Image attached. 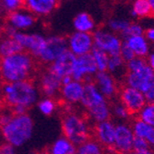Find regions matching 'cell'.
Listing matches in <instances>:
<instances>
[{"mask_svg":"<svg viewBox=\"0 0 154 154\" xmlns=\"http://www.w3.org/2000/svg\"><path fill=\"white\" fill-rule=\"evenodd\" d=\"M39 86L42 93L45 97L53 98L60 92L62 80L48 70L40 78Z\"/></svg>","mask_w":154,"mask_h":154,"instance_id":"2e32d148","label":"cell"},{"mask_svg":"<svg viewBox=\"0 0 154 154\" xmlns=\"http://www.w3.org/2000/svg\"><path fill=\"white\" fill-rule=\"evenodd\" d=\"M146 39L149 42H152L154 43V28H149L145 32V35Z\"/></svg>","mask_w":154,"mask_h":154,"instance_id":"60d3db41","label":"cell"},{"mask_svg":"<svg viewBox=\"0 0 154 154\" xmlns=\"http://www.w3.org/2000/svg\"><path fill=\"white\" fill-rule=\"evenodd\" d=\"M97 73L98 69L91 54L76 57L71 73V78L73 80L81 82L87 80V82H91L90 79L95 77Z\"/></svg>","mask_w":154,"mask_h":154,"instance_id":"9c48e42d","label":"cell"},{"mask_svg":"<svg viewBox=\"0 0 154 154\" xmlns=\"http://www.w3.org/2000/svg\"><path fill=\"white\" fill-rule=\"evenodd\" d=\"M149 149V144L148 141L144 138L140 137H135L134 141H133V150L135 153H139V152H143Z\"/></svg>","mask_w":154,"mask_h":154,"instance_id":"d590c367","label":"cell"},{"mask_svg":"<svg viewBox=\"0 0 154 154\" xmlns=\"http://www.w3.org/2000/svg\"><path fill=\"white\" fill-rule=\"evenodd\" d=\"M33 68V57L25 51L0 59V76L7 83L29 80Z\"/></svg>","mask_w":154,"mask_h":154,"instance_id":"6da1fadb","label":"cell"},{"mask_svg":"<svg viewBox=\"0 0 154 154\" xmlns=\"http://www.w3.org/2000/svg\"><path fill=\"white\" fill-rule=\"evenodd\" d=\"M62 130L64 137L75 146H79L90 139L91 131L87 121L75 113H68L64 116Z\"/></svg>","mask_w":154,"mask_h":154,"instance_id":"5b68a950","label":"cell"},{"mask_svg":"<svg viewBox=\"0 0 154 154\" xmlns=\"http://www.w3.org/2000/svg\"><path fill=\"white\" fill-rule=\"evenodd\" d=\"M84 93V83L81 81L71 80L66 85H62L60 94L62 99L70 104H76L81 102Z\"/></svg>","mask_w":154,"mask_h":154,"instance_id":"e0dca14e","label":"cell"},{"mask_svg":"<svg viewBox=\"0 0 154 154\" xmlns=\"http://www.w3.org/2000/svg\"><path fill=\"white\" fill-rule=\"evenodd\" d=\"M73 27L76 32L91 33L95 29V22L89 13L80 12L73 20Z\"/></svg>","mask_w":154,"mask_h":154,"instance_id":"7402d4cb","label":"cell"},{"mask_svg":"<svg viewBox=\"0 0 154 154\" xmlns=\"http://www.w3.org/2000/svg\"><path fill=\"white\" fill-rule=\"evenodd\" d=\"M95 82H93L99 91L106 98L114 97L117 91L116 82L115 78L107 71L98 72L94 77Z\"/></svg>","mask_w":154,"mask_h":154,"instance_id":"d6986e66","label":"cell"},{"mask_svg":"<svg viewBox=\"0 0 154 154\" xmlns=\"http://www.w3.org/2000/svg\"><path fill=\"white\" fill-rule=\"evenodd\" d=\"M107 25L112 32H119L123 35L130 25V22L125 19L113 18L108 20Z\"/></svg>","mask_w":154,"mask_h":154,"instance_id":"f546056e","label":"cell"},{"mask_svg":"<svg viewBox=\"0 0 154 154\" xmlns=\"http://www.w3.org/2000/svg\"><path fill=\"white\" fill-rule=\"evenodd\" d=\"M58 6L57 0H27L24 1V7L32 15L47 16Z\"/></svg>","mask_w":154,"mask_h":154,"instance_id":"ffe728a7","label":"cell"},{"mask_svg":"<svg viewBox=\"0 0 154 154\" xmlns=\"http://www.w3.org/2000/svg\"><path fill=\"white\" fill-rule=\"evenodd\" d=\"M127 84L128 87L142 92L148 103H154V72L148 65L137 71L128 72Z\"/></svg>","mask_w":154,"mask_h":154,"instance_id":"8992f818","label":"cell"},{"mask_svg":"<svg viewBox=\"0 0 154 154\" xmlns=\"http://www.w3.org/2000/svg\"><path fill=\"white\" fill-rule=\"evenodd\" d=\"M120 57L123 59L124 62L128 63L129 61H131L132 59H134L136 57L135 54L133 53V51L129 48V46L125 43H123L121 50H120Z\"/></svg>","mask_w":154,"mask_h":154,"instance_id":"74e56055","label":"cell"},{"mask_svg":"<svg viewBox=\"0 0 154 154\" xmlns=\"http://www.w3.org/2000/svg\"><path fill=\"white\" fill-rule=\"evenodd\" d=\"M24 7V1L22 0H3L2 8L3 11L8 12V14L15 12Z\"/></svg>","mask_w":154,"mask_h":154,"instance_id":"d6a6232c","label":"cell"},{"mask_svg":"<svg viewBox=\"0 0 154 154\" xmlns=\"http://www.w3.org/2000/svg\"><path fill=\"white\" fill-rule=\"evenodd\" d=\"M75 60L76 57L67 50L50 65L49 71L59 78L61 80L67 76L71 77Z\"/></svg>","mask_w":154,"mask_h":154,"instance_id":"5bb4252c","label":"cell"},{"mask_svg":"<svg viewBox=\"0 0 154 154\" xmlns=\"http://www.w3.org/2000/svg\"></svg>","mask_w":154,"mask_h":154,"instance_id":"681fc988","label":"cell"},{"mask_svg":"<svg viewBox=\"0 0 154 154\" xmlns=\"http://www.w3.org/2000/svg\"><path fill=\"white\" fill-rule=\"evenodd\" d=\"M67 50L76 57L88 54L94 49L93 36L91 33L75 32L66 39Z\"/></svg>","mask_w":154,"mask_h":154,"instance_id":"30bf717a","label":"cell"},{"mask_svg":"<svg viewBox=\"0 0 154 154\" xmlns=\"http://www.w3.org/2000/svg\"><path fill=\"white\" fill-rule=\"evenodd\" d=\"M3 95L10 108L22 106L29 109L39 100V91L30 80L6 83L3 87Z\"/></svg>","mask_w":154,"mask_h":154,"instance_id":"3957f363","label":"cell"},{"mask_svg":"<svg viewBox=\"0 0 154 154\" xmlns=\"http://www.w3.org/2000/svg\"><path fill=\"white\" fill-rule=\"evenodd\" d=\"M127 154H130V153H127Z\"/></svg>","mask_w":154,"mask_h":154,"instance_id":"7dc6e473","label":"cell"},{"mask_svg":"<svg viewBox=\"0 0 154 154\" xmlns=\"http://www.w3.org/2000/svg\"><path fill=\"white\" fill-rule=\"evenodd\" d=\"M112 111H113L114 115L119 119H127V118H128V116L130 115L129 112L128 111V109L124 106V104L122 103H116L113 106Z\"/></svg>","mask_w":154,"mask_h":154,"instance_id":"8d00e7d4","label":"cell"},{"mask_svg":"<svg viewBox=\"0 0 154 154\" xmlns=\"http://www.w3.org/2000/svg\"><path fill=\"white\" fill-rule=\"evenodd\" d=\"M120 97L122 103L128 109L129 114H138L147 104L143 93L128 86L121 91Z\"/></svg>","mask_w":154,"mask_h":154,"instance_id":"7c38bea8","label":"cell"},{"mask_svg":"<svg viewBox=\"0 0 154 154\" xmlns=\"http://www.w3.org/2000/svg\"><path fill=\"white\" fill-rule=\"evenodd\" d=\"M92 57L94 59V62L96 64L98 72H105L107 71V66L109 61V55L104 53L102 50H99L97 48H94L92 52L91 53Z\"/></svg>","mask_w":154,"mask_h":154,"instance_id":"f1b7e54d","label":"cell"},{"mask_svg":"<svg viewBox=\"0 0 154 154\" xmlns=\"http://www.w3.org/2000/svg\"><path fill=\"white\" fill-rule=\"evenodd\" d=\"M32 154H40V153H36V152H33V153H32Z\"/></svg>","mask_w":154,"mask_h":154,"instance_id":"bcb514c9","label":"cell"},{"mask_svg":"<svg viewBox=\"0 0 154 154\" xmlns=\"http://www.w3.org/2000/svg\"><path fill=\"white\" fill-rule=\"evenodd\" d=\"M15 116L13 114L12 109H4L3 111L0 112V128L4 127L5 125H7L12 118Z\"/></svg>","mask_w":154,"mask_h":154,"instance_id":"f35d334b","label":"cell"},{"mask_svg":"<svg viewBox=\"0 0 154 154\" xmlns=\"http://www.w3.org/2000/svg\"><path fill=\"white\" fill-rule=\"evenodd\" d=\"M76 146L65 137L57 138L49 148L48 154H76Z\"/></svg>","mask_w":154,"mask_h":154,"instance_id":"cb8c5ba5","label":"cell"},{"mask_svg":"<svg viewBox=\"0 0 154 154\" xmlns=\"http://www.w3.org/2000/svg\"><path fill=\"white\" fill-rule=\"evenodd\" d=\"M131 128L135 137L144 138L149 145H154V127L137 119L134 122Z\"/></svg>","mask_w":154,"mask_h":154,"instance_id":"603a6c76","label":"cell"},{"mask_svg":"<svg viewBox=\"0 0 154 154\" xmlns=\"http://www.w3.org/2000/svg\"><path fill=\"white\" fill-rule=\"evenodd\" d=\"M148 66L151 69V70L154 72V53H151L149 54L148 57V60L146 61Z\"/></svg>","mask_w":154,"mask_h":154,"instance_id":"b9f144b4","label":"cell"},{"mask_svg":"<svg viewBox=\"0 0 154 154\" xmlns=\"http://www.w3.org/2000/svg\"><path fill=\"white\" fill-rule=\"evenodd\" d=\"M123 59L120 57V55H114L110 57L107 66V71L112 76H118L121 77L125 74V65Z\"/></svg>","mask_w":154,"mask_h":154,"instance_id":"83f0119b","label":"cell"},{"mask_svg":"<svg viewBox=\"0 0 154 154\" xmlns=\"http://www.w3.org/2000/svg\"><path fill=\"white\" fill-rule=\"evenodd\" d=\"M67 51L66 39L60 35H53L47 38L45 48L39 55V59L45 64H52Z\"/></svg>","mask_w":154,"mask_h":154,"instance_id":"8fae6325","label":"cell"},{"mask_svg":"<svg viewBox=\"0 0 154 154\" xmlns=\"http://www.w3.org/2000/svg\"><path fill=\"white\" fill-rule=\"evenodd\" d=\"M38 110L44 116H52L54 111L57 110V103L53 98L45 97L44 99L38 101Z\"/></svg>","mask_w":154,"mask_h":154,"instance_id":"4dcf8cb0","label":"cell"},{"mask_svg":"<svg viewBox=\"0 0 154 154\" xmlns=\"http://www.w3.org/2000/svg\"><path fill=\"white\" fill-rule=\"evenodd\" d=\"M7 32L8 37H11L17 41L25 52L35 57H39L40 54L43 52L47 44V38L41 33L18 32L11 27L8 28Z\"/></svg>","mask_w":154,"mask_h":154,"instance_id":"52a82bcc","label":"cell"},{"mask_svg":"<svg viewBox=\"0 0 154 154\" xmlns=\"http://www.w3.org/2000/svg\"><path fill=\"white\" fill-rule=\"evenodd\" d=\"M149 5H150L151 13H154V0H149Z\"/></svg>","mask_w":154,"mask_h":154,"instance_id":"ee69618b","label":"cell"},{"mask_svg":"<svg viewBox=\"0 0 154 154\" xmlns=\"http://www.w3.org/2000/svg\"><path fill=\"white\" fill-rule=\"evenodd\" d=\"M140 35H144V30L143 27L138 23H130L127 31L123 34V36L125 39L132 36H140Z\"/></svg>","mask_w":154,"mask_h":154,"instance_id":"836d02e7","label":"cell"},{"mask_svg":"<svg viewBox=\"0 0 154 154\" xmlns=\"http://www.w3.org/2000/svg\"><path fill=\"white\" fill-rule=\"evenodd\" d=\"M8 21L9 23V27L18 32H22L33 26L35 23V18L29 10L26 8H20L8 14Z\"/></svg>","mask_w":154,"mask_h":154,"instance_id":"9a60e30c","label":"cell"},{"mask_svg":"<svg viewBox=\"0 0 154 154\" xmlns=\"http://www.w3.org/2000/svg\"><path fill=\"white\" fill-rule=\"evenodd\" d=\"M0 10H3V8H2V1H0Z\"/></svg>","mask_w":154,"mask_h":154,"instance_id":"f6af8a7d","label":"cell"},{"mask_svg":"<svg viewBox=\"0 0 154 154\" xmlns=\"http://www.w3.org/2000/svg\"><path fill=\"white\" fill-rule=\"evenodd\" d=\"M80 103L88 111L89 116L97 124L109 120L111 115L109 103L93 82L84 83V93Z\"/></svg>","mask_w":154,"mask_h":154,"instance_id":"277c9868","label":"cell"},{"mask_svg":"<svg viewBox=\"0 0 154 154\" xmlns=\"http://www.w3.org/2000/svg\"><path fill=\"white\" fill-rule=\"evenodd\" d=\"M145 66H147V62L144 58L141 57H135L131 61H129L127 65V68L128 72H135L139 69L143 68Z\"/></svg>","mask_w":154,"mask_h":154,"instance_id":"e575fe53","label":"cell"},{"mask_svg":"<svg viewBox=\"0 0 154 154\" xmlns=\"http://www.w3.org/2000/svg\"><path fill=\"white\" fill-rule=\"evenodd\" d=\"M34 123L28 115L14 116L13 118L1 128V136L5 143L14 148L23 146L30 140L33 133Z\"/></svg>","mask_w":154,"mask_h":154,"instance_id":"7a4b0ae2","label":"cell"},{"mask_svg":"<svg viewBox=\"0 0 154 154\" xmlns=\"http://www.w3.org/2000/svg\"><path fill=\"white\" fill-rule=\"evenodd\" d=\"M92 36L94 48L103 51L109 57L120 54L123 42L114 32L107 30L100 29L95 31Z\"/></svg>","mask_w":154,"mask_h":154,"instance_id":"ba28073f","label":"cell"},{"mask_svg":"<svg viewBox=\"0 0 154 154\" xmlns=\"http://www.w3.org/2000/svg\"><path fill=\"white\" fill-rule=\"evenodd\" d=\"M0 77H1V76H0Z\"/></svg>","mask_w":154,"mask_h":154,"instance_id":"c3c4849f","label":"cell"},{"mask_svg":"<svg viewBox=\"0 0 154 154\" xmlns=\"http://www.w3.org/2000/svg\"><path fill=\"white\" fill-rule=\"evenodd\" d=\"M131 14L136 18H145L151 14L149 0H136L132 5Z\"/></svg>","mask_w":154,"mask_h":154,"instance_id":"4316f807","label":"cell"},{"mask_svg":"<svg viewBox=\"0 0 154 154\" xmlns=\"http://www.w3.org/2000/svg\"><path fill=\"white\" fill-rule=\"evenodd\" d=\"M134 133L132 128L127 124H119L116 125V134L114 148L120 153L127 154L133 149Z\"/></svg>","mask_w":154,"mask_h":154,"instance_id":"4fadbf2b","label":"cell"},{"mask_svg":"<svg viewBox=\"0 0 154 154\" xmlns=\"http://www.w3.org/2000/svg\"><path fill=\"white\" fill-rule=\"evenodd\" d=\"M138 119L154 127V103H147L138 113Z\"/></svg>","mask_w":154,"mask_h":154,"instance_id":"1f68e13d","label":"cell"},{"mask_svg":"<svg viewBox=\"0 0 154 154\" xmlns=\"http://www.w3.org/2000/svg\"><path fill=\"white\" fill-rule=\"evenodd\" d=\"M20 45L11 37H6L0 41V57L4 58L23 52Z\"/></svg>","mask_w":154,"mask_h":154,"instance_id":"d4e9b609","label":"cell"},{"mask_svg":"<svg viewBox=\"0 0 154 154\" xmlns=\"http://www.w3.org/2000/svg\"><path fill=\"white\" fill-rule=\"evenodd\" d=\"M135 154H154V151H152L151 149H148V150H146V151L139 152V153H135Z\"/></svg>","mask_w":154,"mask_h":154,"instance_id":"7bdbcfd3","label":"cell"},{"mask_svg":"<svg viewBox=\"0 0 154 154\" xmlns=\"http://www.w3.org/2000/svg\"><path fill=\"white\" fill-rule=\"evenodd\" d=\"M0 154H17L16 148L8 143H3L0 146Z\"/></svg>","mask_w":154,"mask_h":154,"instance_id":"ab89813d","label":"cell"},{"mask_svg":"<svg viewBox=\"0 0 154 154\" xmlns=\"http://www.w3.org/2000/svg\"><path fill=\"white\" fill-rule=\"evenodd\" d=\"M125 43L133 51L136 57L143 58L144 57L148 55L149 52V45L148 43V40L144 35L128 37L125 39Z\"/></svg>","mask_w":154,"mask_h":154,"instance_id":"44dd1931","label":"cell"},{"mask_svg":"<svg viewBox=\"0 0 154 154\" xmlns=\"http://www.w3.org/2000/svg\"><path fill=\"white\" fill-rule=\"evenodd\" d=\"M116 125L110 120L98 123L95 127L96 140L102 146L113 147L115 141Z\"/></svg>","mask_w":154,"mask_h":154,"instance_id":"ac0fdd59","label":"cell"},{"mask_svg":"<svg viewBox=\"0 0 154 154\" xmlns=\"http://www.w3.org/2000/svg\"><path fill=\"white\" fill-rule=\"evenodd\" d=\"M76 154H103L102 145L94 139H88L87 141L78 146Z\"/></svg>","mask_w":154,"mask_h":154,"instance_id":"484cf974","label":"cell"}]
</instances>
